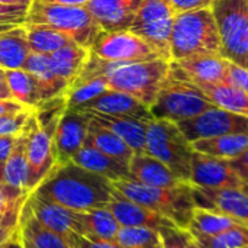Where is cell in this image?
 Returning <instances> with one entry per match:
<instances>
[{
  "label": "cell",
  "mask_w": 248,
  "mask_h": 248,
  "mask_svg": "<svg viewBox=\"0 0 248 248\" xmlns=\"http://www.w3.org/2000/svg\"><path fill=\"white\" fill-rule=\"evenodd\" d=\"M32 193L68 209L87 212L106 208L113 186L108 179L68 161L54 164L48 176Z\"/></svg>",
  "instance_id": "6da1fadb"
},
{
  "label": "cell",
  "mask_w": 248,
  "mask_h": 248,
  "mask_svg": "<svg viewBox=\"0 0 248 248\" xmlns=\"http://www.w3.org/2000/svg\"><path fill=\"white\" fill-rule=\"evenodd\" d=\"M170 61L151 60L137 62H112L89 52L80 73L83 77H105L109 89L126 93L151 108L169 76Z\"/></svg>",
  "instance_id": "7a4b0ae2"
},
{
  "label": "cell",
  "mask_w": 248,
  "mask_h": 248,
  "mask_svg": "<svg viewBox=\"0 0 248 248\" xmlns=\"http://www.w3.org/2000/svg\"><path fill=\"white\" fill-rule=\"evenodd\" d=\"M112 186L126 199L161 215L179 230L187 231L196 208L190 183H182L176 187H151L124 179L112 182Z\"/></svg>",
  "instance_id": "3957f363"
},
{
  "label": "cell",
  "mask_w": 248,
  "mask_h": 248,
  "mask_svg": "<svg viewBox=\"0 0 248 248\" xmlns=\"http://www.w3.org/2000/svg\"><path fill=\"white\" fill-rule=\"evenodd\" d=\"M221 55V41L212 9L176 13L170 33V61Z\"/></svg>",
  "instance_id": "277c9868"
},
{
  "label": "cell",
  "mask_w": 248,
  "mask_h": 248,
  "mask_svg": "<svg viewBox=\"0 0 248 248\" xmlns=\"http://www.w3.org/2000/svg\"><path fill=\"white\" fill-rule=\"evenodd\" d=\"M212 108L215 106L208 97L170 61L169 76L164 80L155 102L150 108L153 118L177 124L195 118Z\"/></svg>",
  "instance_id": "5b68a950"
},
{
  "label": "cell",
  "mask_w": 248,
  "mask_h": 248,
  "mask_svg": "<svg viewBox=\"0 0 248 248\" xmlns=\"http://www.w3.org/2000/svg\"><path fill=\"white\" fill-rule=\"evenodd\" d=\"M25 22L48 25L65 33L86 49H90L96 36L102 32L86 6H65L32 0Z\"/></svg>",
  "instance_id": "8992f818"
},
{
  "label": "cell",
  "mask_w": 248,
  "mask_h": 248,
  "mask_svg": "<svg viewBox=\"0 0 248 248\" xmlns=\"http://www.w3.org/2000/svg\"><path fill=\"white\" fill-rule=\"evenodd\" d=\"M145 154L161 161L179 180L189 183L193 148L177 124L151 119L147 124Z\"/></svg>",
  "instance_id": "52a82bcc"
},
{
  "label": "cell",
  "mask_w": 248,
  "mask_h": 248,
  "mask_svg": "<svg viewBox=\"0 0 248 248\" xmlns=\"http://www.w3.org/2000/svg\"><path fill=\"white\" fill-rule=\"evenodd\" d=\"M221 55L248 70V7L244 0H217L212 4Z\"/></svg>",
  "instance_id": "ba28073f"
},
{
  "label": "cell",
  "mask_w": 248,
  "mask_h": 248,
  "mask_svg": "<svg viewBox=\"0 0 248 248\" xmlns=\"http://www.w3.org/2000/svg\"><path fill=\"white\" fill-rule=\"evenodd\" d=\"M176 10L170 0H144L129 31L170 61V33Z\"/></svg>",
  "instance_id": "9c48e42d"
},
{
  "label": "cell",
  "mask_w": 248,
  "mask_h": 248,
  "mask_svg": "<svg viewBox=\"0 0 248 248\" xmlns=\"http://www.w3.org/2000/svg\"><path fill=\"white\" fill-rule=\"evenodd\" d=\"M89 52L112 62H137L160 58L166 60L153 45L131 31H102L96 36Z\"/></svg>",
  "instance_id": "30bf717a"
},
{
  "label": "cell",
  "mask_w": 248,
  "mask_h": 248,
  "mask_svg": "<svg viewBox=\"0 0 248 248\" xmlns=\"http://www.w3.org/2000/svg\"><path fill=\"white\" fill-rule=\"evenodd\" d=\"M177 126L189 142H195L228 134L248 132V118L215 106L195 118L177 122Z\"/></svg>",
  "instance_id": "8fae6325"
},
{
  "label": "cell",
  "mask_w": 248,
  "mask_h": 248,
  "mask_svg": "<svg viewBox=\"0 0 248 248\" xmlns=\"http://www.w3.org/2000/svg\"><path fill=\"white\" fill-rule=\"evenodd\" d=\"M26 205L38 222L64 238L71 248L77 247L78 238L84 237V230L77 211L45 201L35 193L28 196Z\"/></svg>",
  "instance_id": "7c38bea8"
},
{
  "label": "cell",
  "mask_w": 248,
  "mask_h": 248,
  "mask_svg": "<svg viewBox=\"0 0 248 248\" xmlns=\"http://www.w3.org/2000/svg\"><path fill=\"white\" fill-rule=\"evenodd\" d=\"M26 135H28V190L32 193L41 182L48 176L51 169L55 164L54 151H52V138L54 135L44 131L35 118V112H32L28 124H26Z\"/></svg>",
  "instance_id": "4fadbf2b"
},
{
  "label": "cell",
  "mask_w": 248,
  "mask_h": 248,
  "mask_svg": "<svg viewBox=\"0 0 248 248\" xmlns=\"http://www.w3.org/2000/svg\"><path fill=\"white\" fill-rule=\"evenodd\" d=\"M189 183L195 187L211 190L241 189L243 179L231 161L193 151Z\"/></svg>",
  "instance_id": "5bb4252c"
},
{
  "label": "cell",
  "mask_w": 248,
  "mask_h": 248,
  "mask_svg": "<svg viewBox=\"0 0 248 248\" xmlns=\"http://www.w3.org/2000/svg\"><path fill=\"white\" fill-rule=\"evenodd\" d=\"M89 116L74 109H65L52 138L55 164H65L80 151L87 138Z\"/></svg>",
  "instance_id": "9a60e30c"
},
{
  "label": "cell",
  "mask_w": 248,
  "mask_h": 248,
  "mask_svg": "<svg viewBox=\"0 0 248 248\" xmlns=\"http://www.w3.org/2000/svg\"><path fill=\"white\" fill-rule=\"evenodd\" d=\"M193 201L198 208L224 214L241 225L248 227V195L241 189L211 190L192 186Z\"/></svg>",
  "instance_id": "2e32d148"
},
{
  "label": "cell",
  "mask_w": 248,
  "mask_h": 248,
  "mask_svg": "<svg viewBox=\"0 0 248 248\" xmlns=\"http://www.w3.org/2000/svg\"><path fill=\"white\" fill-rule=\"evenodd\" d=\"M74 110L94 112V113H103L112 116H128L145 122L154 119L148 106H145L144 103H141L140 100H137L135 97L126 93L116 92L112 89H108L97 97L92 99L90 102L81 105Z\"/></svg>",
  "instance_id": "e0dca14e"
},
{
  "label": "cell",
  "mask_w": 248,
  "mask_h": 248,
  "mask_svg": "<svg viewBox=\"0 0 248 248\" xmlns=\"http://www.w3.org/2000/svg\"><path fill=\"white\" fill-rule=\"evenodd\" d=\"M144 0H90L86 7L102 31H129Z\"/></svg>",
  "instance_id": "ac0fdd59"
},
{
  "label": "cell",
  "mask_w": 248,
  "mask_h": 248,
  "mask_svg": "<svg viewBox=\"0 0 248 248\" xmlns=\"http://www.w3.org/2000/svg\"><path fill=\"white\" fill-rule=\"evenodd\" d=\"M112 215L116 218L121 227H141V228H151L155 231H161L166 228H177L169 219L163 218L161 215L126 199L119 192L113 189L112 198L106 206Z\"/></svg>",
  "instance_id": "d6986e66"
},
{
  "label": "cell",
  "mask_w": 248,
  "mask_h": 248,
  "mask_svg": "<svg viewBox=\"0 0 248 248\" xmlns=\"http://www.w3.org/2000/svg\"><path fill=\"white\" fill-rule=\"evenodd\" d=\"M78 167L89 170L94 174H99L109 182H118L129 177V169L126 164L118 161L116 158L99 151L90 142H84L80 151L71 160Z\"/></svg>",
  "instance_id": "ffe728a7"
},
{
  "label": "cell",
  "mask_w": 248,
  "mask_h": 248,
  "mask_svg": "<svg viewBox=\"0 0 248 248\" xmlns=\"http://www.w3.org/2000/svg\"><path fill=\"white\" fill-rule=\"evenodd\" d=\"M87 113L93 121L99 125L108 128L113 134H116L125 144L135 153L144 154L145 153V135H147V124L145 121H140L135 118L128 116H112L94 112H83Z\"/></svg>",
  "instance_id": "44dd1931"
},
{
  "label": "cell",
  "mask_w": 248,
  "mask_h": 248,
  "mask_svg": "<svg viewBox=\"0 0 248 248\" xmlns=\"http://www.w3.org/2000/svg\"><path fill=\"white\" fill-rule=\"evenodd\" d=\"M131 180L151 187H176L185 182L179 180L161 161L148 154H135L128 166Z\"/></svg>",
  "instance_id": "7402d4cb"
},
{
  "label": "cell",
  "mask_w": 248,
  "mask_h": 248,
  "mask_svg": "<svg viewBox=\"0 0 248 248\" xmlns=\"http://www.w3.org/2000/svg\"><path fill=\"white\" fill-rule=\"evenodd\" d=\"M182 74L198 83H225L228 61L222 55H202L182 61H171Z\"/></svg>",
  "instance_id": "603a6c76"
},
{
  "label": "cell",
  "mask_w": 248,
  "mask_h": 248,
  "mask_svg": "<svg viewBox=\"0 0 248 248\" xmlns=\"http://www.w3.org/2000/svg\"><path fill=\"white\" fill-rule=\"evenodd\" d=\"M6 80L12 99L29 109L35 110L42 103L51 100L41 83L32 74L22 68L6 70Z\"/></svg>",
  "instance_id": "cb8c5ba5"
},
{
  "label": "cell",
  "mask_w": 248,
  "mask_h": 248,
  "mask_svg": "<svg viewBox=\"0 0 248 248\" xmlns=\"http://www.w3.org/2000/svg\"><path fill=\"white\" fill-rule=\"evenodd\" d=\"M192 83L208 97V100L214 106L248 118V96L235 86L230 83H215V84H206L198 81H192Z\"/></svg>",
  "instance_id": "d4e9b609"
},
{
  "label": "cell",
  "mask_w": 248,
  "mask_h": 248,
  "mask_svg": "<svg viewBox=\"0 0 248 248\" xmlns=\"http://www.w3.org/2000/svg\"><path fill=\"white\" fill-rule=\"evenodd\" d=\"M192 148L196 153L211 155L221 160L232 161L238 158L248 148V132L228 134L192 142Z\"/></svg>",
  "instance_id": "484cf974"
},
{
  "label": "cell",
  "mask_w": 248,
  "mask_h": 248,
  "mask_svg": "<svg viewBox=\"0 0 248 248\" xmlns=\"http://www.w3.org/2000/svg\"><path fill=\"white\" fill-rule=\"evenodd\" d=\"M22 70L32 74L41 83V86L45 89L51 99L64 96L68 89V83L57 74V71L52 67L49 55L46 54L29 52Z\"/></svg>",
  "instance_id": "4316f807"
},
{
  "label": "cell",
  "mask_w": 248,
  "mask_h": 248,
  "mask_svg": "<svg viewBox=\"0 0 248 248\" xmlns=\"http://www.w3.org/2000/svg\"><path fill=\"white\" fill-rule=\"evenodd\" d=\"M86 141L90 142L99 151L116 158L118 161H121L126 166H129L132 157L135 155V153L125 144L124 140H121L116 134H113L108 128L99 125L90 116H89V129H87Z\"/></svg>",
  "instance_id": "83f0119b"
},
{
  "label": "cell",
  "mask_w": 248,
  "mask_h": 248,
  "mask_svg": "<svg viewBox=\"0 0 248 248\" xmlns=\"http://www.w3.org/2000/svg\"><path fill=\"white\" fill-rule=\"evenodd\" d=\"M237 227H244V225H241L240 222L224 214L196 206L192 219L189 222L187 232L192 235V238H208Z\"/></svg>",
  "instance_id": "f1b7e54d"
},
{
  "label": "cell",
  "mask_w": 248,
  "mask_h": 248,
  "mask_svg": "<svg viewBox=\"0 0 248 248\" xmlns=\"http://www.w3.org/2000/svg\"><path fill=\"white\" fill-rule=\"evenodd\" d=\"M31 49L23 25L0 33V68L19 70L23 67Z\"/></svg>",
  "instance_id": "f546056e"
},
{
  "label": "cell",
  "mask_w": 248,
  "mask_h": 248,
  "mask_svg": "<svg viewBox=\"0 0 248 248\" xmlns=\"http://www.w3.org/2000/svg\"><path fill=\"white\" fill-rule=\"evenodd\" d=\"M26 32V41L31 52L36 54H52L60 48L73 44L74 41L65 33L41 23H23Z\"/></svg>",
  "instance_id": "4dcf8cb0"
},
{
  "label": "cell",
  "mask_w": 248,
  "mask_h": 248,
  "mask_svg": "<svg viewBox=\"0 0 248 248\" xmlns=\"http://www.w3.org/2000/svg\"><path fill=\"white\" fill-rule=\"evenodd\" d=\"M19 227L22 235L33 246V248H71L64 238H61L51 230L45 228L41 222H38V219L28 208L26 202L20 214Z\"/></svg>",
  "instance_id": "1f68e13d"
},
{
  "label": "cell",
  "mask_w": 248,
  "mask_h": 248,
  "mask_svg": "<svg viewBox=\"0 0 248 248\" xmlns=\"http://www.w3.org/2000/svg\"><path fill=\"white\" fill-rule=\"evenodd\" d=\"M51 62L57 74L68 83V86L77 78L80 71L83 70L87 58L89 49L77 45L76 42L60 48L58 51L49 54Z\"/></svg>",
  "instance_id": "d6a6232c"
},
{
  "label": "cell",
  "mask_w": 248,
  "mask_h": 248,
  "mask_svg": "<svg viewBox=\"0 0 248 248\" xmlns=\"http://www.w3.org/2000/svg\"><path fill=\"white\" fill-rule=\"evenodd\" d=\"M78 215L84 230V237L103 241L116 240L121 225L108 208L78 212Z\"/></svg>",
  "instance_id": "836d02e7"
},
{
  "label": "cell",
  "mask_w": 248,
  "mask_h": 248,
  "mask_svg": "<svg viewBox=\"0 0 248 248\" xmlns=\"http://www.w3.org/2000/svg\"><path fill=\"white\" fill-rule=\"evenodd\" d=\"M26 145H28V135L25 126L9 158L4 161V183L23 190H28V171H29Z\"/></svg>",
  "instance_id": "e575fe53"
},
{
  "label": "cell",
  "mask_w": 248,
  "mask_h": 248,
  "mask_svg": "<svg viewBox=\"0 0 248 248\" xmlns=\"http://www.w3.org/2000/svg\"><path fill=\"white\" fill-rule=\"evenodd\" d=\"M108 89H109V86H108V81L105 77H96V78L77 77L68 86V89L65 92L67 108L68 109H77L81 105L97 97L99 94H102Z\"/></svg>",
  "instance_id": "d590c367"
},
{
  "label": "cell",
  "mask_w": 248,
  "mask_h": 248,
  "mask_svg": "<svg viewBox=\"0 0 248 248\" xmlns=\"http://www.w3.org/2000/svg\"><path fill=\"white\" fill-rule=\"evenodd\" d=\"M115 241L122 248H160L163 243L158 231L141 227H121Z\"/></svg>",
  "instance_id": "8d00e7d4"
},
{
  "label": "cell",
  "mask_w": 248,
  "mask_h": 248,
  "mask_svg": "<svg viewBox=\"0 0 248 248\" xmlns=\"http://www.w3.org/2000/svg\"><path fill=\"white\" fill-rule=\"evenodd\" d=\"M199 248H243L248 246V227H237L215 237L193 238Z\"/></svg>",
  "instance_id": "74e56055"
},
{
  "label": "cell",
  "mask_w": 248,
  "mask_h": 248,
  "mask_svg": "<svg viewBox=\"0 0 248 248\" xmlns=\"http://www.w3.org/2000/svg\"><path fill=\"white\" fill-rule=\"evenodd\" d=\"M31 192L13 187L7 183H0V217L20 214Z\"/></svg>",
  "instance_id": "f35d334b"
},
{
  "label": "cell",
  "mask_w": 248,
  "mask_h": 248,
  "mask_svg": "<svg viewBox=\"0 0 248 248\" xmlns=\"http://www.w3.org/2000/svg\"><path fill=\"white\" fill-rule=\"evenodd\" d=\"M32 109L16 113V115H7L0 118V137L4 135H20L32 115Z\"/></svg>",
  "instance_id": "ab89813d"
},
{
  "label": "cell",
  "mask_w": 248,
  "mask_h": 248,
  "mask_svg": "<svg viewBox=\"0 0 248 248\" xmlns=\"http://www.w3.org/2000/svg\"><path fill=\"white\" fill-rule=\"evenodd\" d=\"M161 247L160 248H186L192 241V235L187 231L179 228H166L160 231Z\"/></svg>",
  "instance_id": "60d3db41"
},
{
  "label": "cell",
  "mask_w": 248,
  "mask_h": 248,
  "mask_svg": "<svg viewBox=\"0 0 248 248\" xmlns=\"http://www.w3.org/2000/svg\"><path fill=\"white\" fill-rule=\"evenodd\" d=\"M28 9H29V6L0 4V23L23 25L26 20Z\"/></svg>",
  "instance_id": "b9f144b4"
},
{
  "label": "cell",
  "mask_w": 248,
  "mask_h": 248,
  "mask_svg": "<svg viewBox=\"0 0 248 248\" xmlns=\"http://www.w3.org/2000/svg\"><path fill=\"white\" fill-rule=\"evenodd\" d=\"M225 83H230L232 86H235L237 89H240L241 92H244L248 96V70L243 68L237 64H232L228 61V67H227V80Z\"/></svg>",
  "instance_id": "7bdbcfd3"
},
{
  "label": "cell",
  "mask_w": 248,
  "mask_h": 248,
  "mask_svg": "<svg viewBox=\"0 0 248 248\" xmlns=\"http://www.w3.org/2000/svg\"><path fill=\"white\" fill-rule=\"evenodd\" d=\"M20 214H12V215L0 217V244L7 241L16 231H19Z\"/></svg>",
  "instance_id": "ee69618b"
},
{
  "label": "cell",
  "mask_w": 248,
  "mask_h": 248,
  "mask_svg": "<svg viewBox=\"0 0 248 248\" xmlns=\"http://www.w3.org/2000/svg\"><path fill=\"white\" fill-rule=\"evenodd\" d=\"M170 1L174 7L176 13H183V12L212 7V4L217 0H170Z\"/></svg>",
  "instance_id": "f6af8a7d"
},
{
  "label": "cell",
  "mask_w": 248,
  "mask_h": 248,
  "mask_svg": "<svg viewBox=\"0 0 248 248\" xmlns=\"http://www.w3.org/2000/svg\"><path fill=\"white\" fill-rule=\"evenodd\" d=\"M76 248H122L116 241H103L87 237H80Z\"/></svg>",
  "instance_id": "bcb514c9"
},
{
  "label": "cell",
  "mask_w": 248,
  "mask_h": 248,
  "mask_svg": "<svg viewBox=\"0 0 248 248\" xmlns=\"http://www.w3.org/2000/svg\"><path fill=\"white\" fill-rule=\"evenodd\" d=\"M25 110H29V108L20 105L19 102H16L13 99H9V100H1L0 99V118L7 116V115H16V113L25 112Z\"/></svg>",
  "instance_id": "7dc6e473"
},
{
  "label": "cell",
  "mask_w": 248,
  "mask_h": 248,
  "mask_svg": "<svg viewBox=\"0 0 248 248\" xmlns=\"http://www.w3.org/2000/svg\"><path fill=\"white\" fill-rule=\"evenodd\" d=\"M17 138H19V135H4V137H0V161L1 163H4L9 158L12 150L16 145Z\"/></svg>",
  "instance_id": "c3c4849f"
},
{
  "label": "cell",
  "mask_w": 248,
  "mask_h": 248,
  "mask_svg": "<svg viewBox=\"0 0 248 248\" xmlns=\"http://www.w3.org/2000/svg\"><path fill=\"white\" fill-rule=\"evenodd\" d=\"M232 167L235 169V171L241 176V179H248V148L235 160L231 161Z\"/></svg>",
  "instance_id": "681fc988"
},
{
  "label": "cell",
  "mask_w": 248,
  "mask_h": 248,
  "mask_svg": "<svg viewBox=\"0 0 248 248\" xmlns=\"http://www.w3.org/2000/svg\"><path fill=\"white\" fill-rule=\"evenodd\" d=\"M0 248H25L22 232H20V227H19V231H16L7 241L0 244Z\"/></svg>",
  "instance_id": "f907efd6"
},
{
  "label": "cell",
  "mask_w": 248,
  "mask_h": 248,
  "mask_svg": "<svg viewBox=\"0 0 248 248\" xmlns=\"http://www.w3.org/2000/svg\"><path fill=\"white\" fill-rule=\"evenodd\" d=\"M0 99L1 100H9L12 99L9 86H7V80H6V70L0 68Z\"/></svg>",
  "instance_id": "816d5d0a"
},
{
  "label": "cell",
  "mask_w": 248,
  "mask_h": 248,
  "mask_svg": "<svg viewBox=\"0 0 248 248\" xmlns=\"http://www.w3.org/2000/svg\"><path fill=\"white\" fill-rule=\"evenodd\" d=\"M44 3H52V4H65V6H86L90 0H39Z\"/></svg>",
  "instance_id": "f5cc1de1"
},
{
  "label": "cell",
  "mask_w": 248,
  "mask_h": 248,
  "mask_svg": "<svg viewBox=\"0 0 248 248\" xmlns=\"http://www.w3.org/2000/svg\"><path fill=\"white\" fill-rule=\"evenodd\" d=\"M32 0H0V4H16V6H29Z\"/></svg>",
  "instance_id": "db71d44e"
},
{
  "label": "cell",
  "mask_w": 248,
  "mask_h": 248,
  "mask_svg": "<svg viewBox=\"0 0 248 248\" xmlns=\"http://www.w3.org/2000/svg\"><path fill=\"white\" fill-rule=\"evenodd\" d=\"M16 26H19V25H15V23H0V33H3L6 31H10V29H13Z\"/></svg>",
  "instance_id": "11a10c76"
},
{
  "label": "cell",
  "mask_w": 248,
  "mask_h": 248,
  "mask_svg": "<svg viewBox=\"0 0 248 248\" xmlns=\"http://www.w3.org/2000/svg\"><path fill=\"white\" fill-rule=\"evenodd\" d=\"M4 182V163L0 161V183Z\"/></svg>",
  "instance_id": "9f6ffc18"
},
{
  "label": "cell",
  "mask_w": 248,
  "mask_h": 248,
  "mask_svg": "<svg viewBox=\"0 0 248 248\" xmlns=\"http://www.w3.org/2000/svg\"><path fill=\"white\" fill-rule=\"evenodd\" d=\"M241 190H243L244 193H247V195H248V179H244V180H243V186H241Z\"/></svg>",
  "instance_id": "6f0895ef"
},
{
  "label": "cell",
  "mask_w": 248,
  "mask_h": 248,
  "mask_svg": "<svg viewBox=\"0 0 248 248\" xmlns=\"http://www.w3.org/2000/svg\"><path fill=\"white\" fill-rule=\"evenodd\" d=\"M22 238H23V246H25V248H33V246H32V244H31V243H29L23 235H22Z\"/></svg>",
  "instance_id": "680465c9"
},
{
  "label": "cell",
  "mask_w": 248,
  "mask_h": 248,
  "mask_svg": "<svg viewBox=\"0 0 248 248\" xmlns=\"http://www.w3.org/2000/svg\"><path fill=\"white\" fill-rule=\"evenodd\" d=\"M186 248H199V247H198V244L195 243V240L192 238V241L189 243V246H187V247H186Z\"/></svg>",
  "instance_id": "91938a15"
},
{
  "label": "cell",
  "mask_w": 248,
  "mask_h": 248,
  "mask_svg": "<svg viewBox=\"0 0 248 248\" xmlns=\"http://www.w3.org/2000/svg\"><path fill=\"white\" fill-rule=\"evenodd\" d=\"M244 3H246V4H247V7H248V0H244Z\"/></svg>",
  "instance_id": "94428289"
},
{
  "label": "cell",
  "mask_w": 248,
  "mask_h": 248,
  "mask_svg": "<svg viewBox=\"0 0 248 248\" xmlns=\"http://www.w3.org/2000/svg\"><path fill=\"white\" fill-rule=\"evenodd\" d=\"M243 248H248V246H247V247H243Z\"/></svg>",
  "instance_id": "6125c7cd"
}]
</instances>
